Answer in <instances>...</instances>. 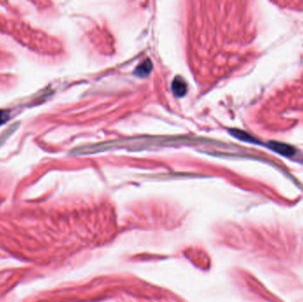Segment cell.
<instances>
[{"label":"cell","mask_w":303,"mask_h":302,"mask_svg":"<svg viewBox=\"0 0 303 302\" xmlns=\"http://www.w3.org/2000/svg\"><path fill=\"white\" fill-rule=\"evenodd\" d=\"M267 146L270 150H272L273 152H275L282 156H285V157H292L296 153L295 148L293 147L292 145L281 143V142H277V141H270L267 144Z\"/></svg>","instance_id":"6da1fadb"},{"label":"cell","mask_w":303,"mask_h":302,"mask_svg":"<svg viewBox=\"0 0 303 302\" xmlns=\"http://www.w3.org/2000/svg\"><path fill=\"white\" fill-rule=\"evenodd\" d=\"M172 93L176 98H183L187 93V83L180 76H176L171 83Z\"/></svg>","instance_id":"7a4b0ae2"},{"label":"cell","mask_w":303,"mask_h":302,"mask_svg":"<svg viewBox=\"0 0 303 302\" xmlns=\"http://www.w3.org/2000/svg\"><path fill=\"white\" fill-rule=\"evenodd\" d=\"M152 69H153V63L149 58H146L135 69L134 75L139 78H145L150 75Z\"/></svg>","instance_id":"3957f363"},{"label":"cell","mask_w":303,"mask_h":302,"mask_svg":"<svg viewBox=\"0 0 303 302\" xmlns=\"http://www.w3.org/2000/svg\"><path fill=\"white\" fill-rule=\"evenodd\" d=\"M230 132L233 137L238 138L239 140L248 142V143H253V144H259V141L256 140L255 137H252L251 135L248 134L245 131H239V130H231Z\"/></svg>","instance_id":"277c9868"},{"label":"cell","mask_w":303,"mask_h":302,"mask_svg":"<svg viewBox=\"0 0 303 302\" xmlns=\"http://www.w3.org/2000/svg\"><path fill=\"white\" fill-rule=\"evenodd\" d=\"M19 123L11 125L10 127L7 129V131L3 132L2 134L0 135V145L4 144V142L7 141V138L10 137L11 135L13 134L14 132L17 131L18 127H19Z\"/></svg>","instance_id":"5b68a950"},{"label":"cell","mask_w":303,"mask_h":302,"mask_svg":"<svg viewBox=\"0 0 303 302\" xmlns=\"http://www.w3.org/2000/svg\"><path fill=\"white\" fill-rule=\"evenodd\" d=\"M10 118V113L7 110L0 109V126L7 123Z\"/></svg>","instance_id":"8992f818"}]
</instances>
